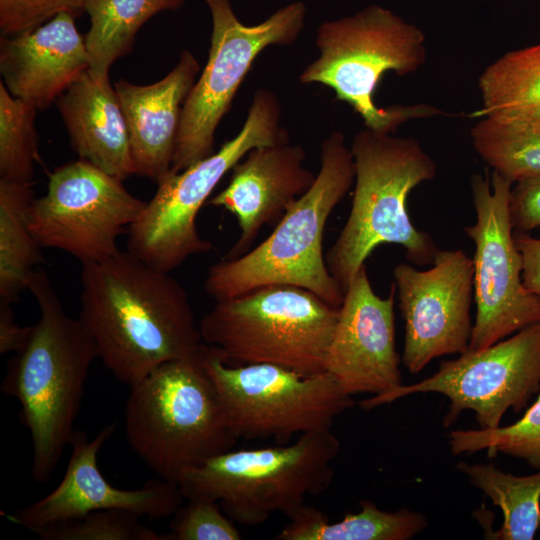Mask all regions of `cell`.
Instances as JSON below:
<instances>
[{"instance_id": "cell-24", "label": "cell", "mask_w": 540, "mask_h": 540, "mask_svg": "<svg viewBox=\"0 0 540 540\" xmlns=\"http://www.w3.org/2000/svg\"><path fill=\"white\" fill-rule=\"evenodd\" d=\"M184 0H84L90 17L85 37L90 65L97 82L109 80L111 65L132 51L137 32L155 14L177 10Z\"/></svg>"}, {"instance_id": "cell-20", "label": "cell", "mask_w": 540, "mask_h": 540, "mask_svg": "<svg viewBox=\"0 0 540 540\" xmlns=\"http://www.w3.org/2000/svg\"><path fill=\"white\" fill-rule=\"evenodd\" d=\"M199 69L194 55L184 50L176 66L153 84L136 85L125 79L114 84L137 175L157 183L170 172L183 104Z\"/></svg>"}, {"instance_id": "cell-21", "label": "cell", "mask_w": 540, "mask_h": 540, "mask_svg": "<svg viewBox=\"0 0 540 540\" xmlns=\"http://www.w3.org/2000/svg\"><path fill=\"white\" fill-rule=\"evenodd\" d=\"M55 103L80 159L122 181L136 174L127 123L110 80L97 82L86 71Z\"/></svg>"}, {"instance_id": "cell-12", "label": "cell", "mask_w": 540, "mask_h": 540, "mask_svg": "<svg viewBox=\"0 0 540 540\" xmlns=\"http://www.w3.org/2000/svg\"><path fill=\"white\" fill-rule=\"evenodd\" d=\"M512 185L495 171L470 179L476 221L464 231L475 244L476 317L468 350L488 347L540 320V296L522 280L523 261L509 211Z\"/></svg>"}, {"instance_id": "cell-1", "label": "cell", "mask_w": 540, "mask_h": 540, "mask_svg": "<svg viewBox=\"0 0 540 540\" xmlns=\"http://www.w3.org/2000/svg\"><path fill=\"white\" fill-rule=\"evenodd\" d=\"M81 285L79 319L104 366L129 386L204 344L184 287L129 251L82 264Z\"/></svg>"}, {"instance_id": "cell-15", "label": "cell", "mask_w": 540, "mask_h": 540, "mask_svg": "<svg viewBox=\"0 0 540 540\" xmlns=\"http://www.w3.org/2000/svg\"><path fill=\"white\" fill-rule=\"evenodd\" d=\"M473 274L472 258L460 249L439 250L427 270L409 263L393 269L405 323L402 362L411 373L437 357L468 350Z\"/></svg>"}, {"instance_id": "cell-16", "label": "cell", "mask_w": 540, "mask_h": 540, "mask_svg": "<svg viewBox=\"0 0 540 540\" xmlns=\"http://www.w3.org/2000/svg\"><path fill=\"white\" fill-rule=\"evenodd\" d=\"M116 426V422L107 424L92 440L85 431H75L69 444L70 460L58 486L7 518L35 532L103 509L128 510L150 520L172 516L185 499L178 484L160 478L149 480L138 489H121L111 485L98 469V452Z\"/></svg>"}, {"instance_id": "cell-26", "label": "cell", "mask_w": 540, "mask_h": 540, "mask_svg": "<svg viewBox=\"0 0 540 540\" xmlns=\"http://www.w3.org/2000/svg\"><path fill=\"white\" fill-rule=\"evenodd\" d=\"M456 468L502 510L503 524L493 538L532 540L535 537L540 528V469L528 476H515L492 463L460 461Z\"/></svg>"}, {"instance_id": "cell-14", "label": "cell", "mask_w": 540, "mask_h": 540, "mask_svg": "<svg viewBox=\"0 0 540 540\" xmlns=\"http://www.w3.org/2000/svg\"><path fill=\"white\" fill-rule=\"evenodd\" d=\"M122 182L80 158L56 168L47 193L34 198L29 213L30 230L41 248L62 250L82 264L120 251L118 237L146 205Z\"/></svg>"}, {"instance_id": "cell-5", "label": "cell", "mask_w": 540, "mask_h": 540, "mask_svg": "<svg viewBox=\"0 0 540 540\" xmlns=\"http://www.w3.org/2000/svg\"><path fill=\"white\" fill-rule=\"evenodd\" d=\"M206 349L203 344L130 385L125 404L130 448L159 478L176 484L186 471L238 441L205 367Z\"/></svg>"}, {"instance_id": "cell-25", "label": "cell", "mask_w": 540, "mask_h": 540, "mask_svg": "<svg viewBox=\"0 0 540 540\" xmlns=\"http://www.w3.org/2000/svg\"><path fill=\"white\" fill-rule=\"evenodd\" d=\"M31 183L0 179V300L13 304L42 263L29 227Z\"/></svg>"}, {"instance_id": "cell-32", "label": "cell", "mask_w": 540, "mask_h": 540, "mask_svg": "<svg viewBox=\"0 0 540 540\" xmlns=\"http://www.w3.org/2000/svg\"><path fill=\"white\" fill-rule=\"evenodd\" d=\"M84 0H0V30L11 36L36 28L61 12L75 17L84 12Z\"/></svg>"}, {"instance_id": "cell-31", "label": "cell", "mask_w": 540, "mask_h": 540, "mask_svg": "<svg viewBox=\"0 0 540 540\" xmlns=\"http://www.w3.org/2000/svg\"><path fill=\"white\" fill-rule=\"evenodd\" d=\"M173 514L172 540H240L242 535L217 501L193 497Z\"/></svg>"}, {"instance_id": "cell-8", "label": "cell", "mask_w": 540, "mask_h": 540, "mask_svg": "<svg viewBox=\"0 0 540 540\" xmlns=\"http://www.w3.org/2000/svg\"><path fill=\"white\" fill-rule=\"evenodd\" d=\"M339 450L331 429L307 432L291 444L217 455L186 471L178 485L185 499L217 501L233 521L259 525L276 512L291 518L308 496L323 493Z\"/></svg>"}, {"instance_id": "cell-6", "label": "cell", "mask_w": 540, "mask_h": 540, "mask_svg": "<svg viewBox=\"0 0 540 540\" xmlns=\"http://www.w3.org/2000/svg\"><path fill=\"white\" fill-rule=\"evenodd\" d=\"M316 46L320 55L301 72L300 81L331 88L336 99L362 118L365 128L394 134L408 121L448 115L426 103H375L385 73L405 76L427 60L423 31L391 10L372 4L351 16L325 21L317 29Z\"/></svg>"}, {"instance_id": "cell-34", "label": "cell", "mask_w": 540, "mask_h": 540, "mask_svg": "<svg viewBox=\"0 0 540 540\" xmlns=\"http://www.w3.org/2000/svg\"><path fill=\"white\" fill-rule=\"evenodd\" d=\"M514 241L523 261V284L529 291L540 296V239L528 233L514 232Z\"/></svg>"}, {"instance_id": "cell-23", "label": "cell", "mask_w": 540, "mask_h": 540, "mask_svg": "<svg viewBox=\"0 0 540 540\" xmlns=\"http://www.w3.org/2000/svg\"><path fill=\"white\" fill-rule=\"evenodd\" d=\"M360 506L359 512L346 513L340 521L330 523L324 512L305 504L274 539L408 540L428 525L422 513L407 508L389 512L367 500Z\"/></svg>"}, {"instance_id": "cell-11", "label": "cell", "mask_w": 540, "mask_h": 540, "mask_svg": "<svg viewBox=\"0 0 540 540\" xmlns=\"http://www.w3.org/2000/svg\"><path fill=\"white\" fill-rule=\"evenodd\" d=\"M204 363L238 439L285 444L297 434L330 430L354 406L326 371L304 376L272 364L229 366L208 346Z\"/></svg>"}, {"instance_id": "cell-9", "label": "cell", "mask_w": 540, "mask_h": 540, "mask_svg": "<svg viewBox=\"0 0 540 540\" xmlns=\"http://www.w3.org/2000/svg\"><path fill=\"white\" fill-rule=\"evenodd\" d=\"M274 93L258 89L246 120L217 152L180 172L170 171L129 227L128 251L149 266L170 273L188 258L213 248L197 230L196 218L214 188L251 149L289 142Z\"/></svg>"}, {"instance_id": "cell-22", "label": "cell", "mask_w": 540, "mask_h": 540, "mask_svg": "<svg viewBox=\"0 0 540 540\" xmlns=\"http://www.w3.org/2000/svg\"><path fill=\"white\" fill-rule=\"evenodd\" d=\"M480 117L515 126L540 125V42L506 52L480 74Z\"/></svg>"}, {"instance_id": "cell-7", "label": "cell", "mask_w": 540, "mask_h": 540, "mask_svg": "<svg viewBox=\"0 0 540 540\" xmlns=\"http://www.w3.org/2000/svg\"><path fill=\"white\" fill-rule=\"evenodd\" d=\"M338 312L304 288L266 285L216 301L199 330L229 366L272 364L308 376L325 371Z\"/></svg>"}, {"instance_id": "cell-18", "label": "cell", "mask_w": 540, "mask_h": 540, "mask_svg": "<svg viewBox=\"0 0 540 540\" xmlns=\"http://www.w3.org/2000/svg\"><path fill=\"white\" fill-rule=\"evenodd\" d=\"M305 159L304 149L288 142L255 147L232 168L228 185L207 202L238 221L239 239L225 259L249 251L261 228L275 226L310 189L316 176L304 166Z\"/></svg>"}, {"instance_id": "cell-33", "label": "cell", "mask_w": 540, "mask_h": 540, "mask_svg": "<svg viewBox=\"0 0 540 540\" xmlns=\"http://www.w3.org/2000/svg\"><path fill=\"white\" fill-rule=\"evenodd\" d=\"M509 211L514 232L528 233L540 229V176L512 185Z\"/></svg>"}, {"instance_id": "cell-19", "label": "cell", "mask_w": 540, "mask_h": 540, "mask_svg": "<svg viewBox=\"0 0 540 540\" xmlns=\"http://www.w3.org/2000/svg\"><path fill=\"white\" fill-rule=\"evenodd\" d=\"M75 18L61 12L36 28L1 36V82L13 97L44 110L88 71L85 37Z\"/></svg>"}, {"instance_id": "cell-3", "label": "cell", "mask_w": 540, "mask_h": 540, "mask_svg": "<svg viewBox=\"0 0 540 540\" xmlns=\"http://www.w3.org/2000/svg\"><path fill=\"white\" fill-rule=\"evenodd\" d=\"M355 188L349 216L325 255L329 272L345 292L366 259L382 244L404 248L417 266L432 264L440 250L418 230L407 210L410 192L431 181L436 163L413 137L363 129L352 140Z\"/></svg>"}, {"instance_id": "cell-28", "label": "cell", "mask_w": 540, "mask_h": 540, "mask_svg": "<svg viewBox=\"0 0 540 540\" xmlns=\"http://www.w3.org/2000/svg\"><path fill=\"white\" fill-rule=\"evenodd\" d=\"M37 111L0 83V179L31 183L38 158Z\"/></svg>"}, {"instance_id": "cell-29", "label": "cell", "mask_w": 540, "mask_h": 540, "mask_svg": "<svg viewBox=\"0 0 540 540\" xmlns=\"http://www.w3.org/2000/svg\"><path fill=\"white\" fill-rule=\"evenodd\" d=\"M453 455L486 450L489 457L503 453L540 469V395L515 423L494 429L454 430L448 435Z\"/></svg>"}, {"instance_id": "cell-17", "label": "cell", "mask_w": 540, "mask_h": 540, "mask_svg": "<svg viewBox=\"0 0 540 540\" xmlns=\"http://www.w3.org/2000/svg\"><path fill=\"white\" fill-rule=\"evenodd\" d=\"M396 286L379 297L363 265L344 292L328 346L325 371L348 395L391 392L402 385L395 345Z\"/></svg>"}, {"instance_id": "cell-30", "label": "cell", "mask_w": 540, "mask_h": 540, "mask_svg": "<svg viewBox=\"0 0 540 540\" xmlns=\"http://www.w3.org/2000/svg\"><path fill=\"white\" fill-rule=\"evenodd\" d=\"M139 515L123 509H103L78 518L53 523L36 530L43 540H172L140 521Z\"/></svg>"}, {"instance_id": "cell-4", "label": "cell", "mask_w": 540, "mask_h": 540, "mask_svg": "<svg viewBox=\"0 0 540 540\" xmlns=\"http://www.w3.org/2000/svg\"><path fill=\"white\" fill-rule=\"evenodd\" d=\"M321 166L310 189L299 197L271 234L245 254L218 261L204 289L216 301L266 285H291L339 308L344 292L328 270L323 253L327 220L349 192L355 165L345 135L332 132L321 145Z\"/></svg>"}, {"instance_id": "cell-27", "label": "cell", "mask_w": 540, "mask_h": 540, "mask_svg": "<svg viewBox=\"0 0 540 540\" xmlns=\"http://www.w3.org/2000/svg\"><path fill=\"white\" fill-rule=\"evenodd\" d=\"M470 136L481 159L513 184L540 176V125L515 126L480 117Z\"/></svg>"}, {"instance_id": "cell-2", "label": "cell", "mask_w": 540, "mask_h": 540, "mask_svg": "<svg viewBox=\"0 0 540 540\" xmlns=\"http://www.w3.org/2000/svg\"><path fill=\"white\" fill-rule=\"evenodd\" d=\"M28 289L40 308L25 346L10 359L1 391L17 399L19 419L29 430L32 477L47 482L75 432L96 345L80 319L69 316L42 269Z\"/></svg>"}, {"instance_id": "cell-10", "label": "cell", "mask_w": 540, "mask_h": 540, "mask_svg": "<svg viewBox=\"0 0 540 540\" xmlns=\"http://www.w3.org/2000/svg\"><path fill=\"white\" fill-rule=\"evenodd\" d=\"M212 17L209 57L182 108L171 165L180 172L214 153L215 131L257 56L272 45H291L305 24L306 7L297 1L265 21L247 26L230 0H204Z\"/></svg>"}, {"instance_id": "cell-13", "label": "cell", "mask_w": 540, "mask_h": 540, "mask_svg": "<svg viewBox=\"0 0 540 540\" xmlns=\"http://www.w3.org/2000/svg\"><path fill=\"white\" fill-rule=\"evenodd\" d=\"M539 390L540 320L507 339L443 361L432 376L374 395L360 406L370 410L415 393H440L450 400L445 427L452 425L462 411L472 410L480 429H494L507 410L521 411Z\"/></svg>"}, {"instance_id": "cell-35", "label": "cell", "mask_w": 540, "mask_h": 540, "mask_svg": "<svg viewBox=\"0 0 540 540\" xmlns=\"http://www.w3.org/2000/svg\"><path fill=\"white\" fill-rule=\"evenodd\" d=\"M11 303L0 300V353L18 352L27 343L33 326L16 323Z\"/></svg>"}]
</instances>
